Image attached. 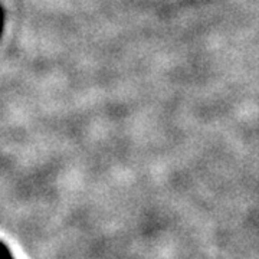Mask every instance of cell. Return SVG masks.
Instances as JSON below:
<instances>
[{"mask_svg": "<svg viewBox=\"0 0 259 259\" xmlns=\"http://www.w3.org/2000/svg\"><path fill=\"white\" fill-rule=\"evenodd\" d=\"M0 259H13V256L10 255L9 249L0 242Z\"/></svg>", "mask_w": 259, "mask_h": 259, "instance_id": "cell-1", "label": "cell"}]
</instances>
